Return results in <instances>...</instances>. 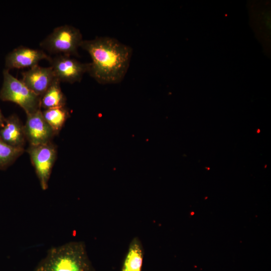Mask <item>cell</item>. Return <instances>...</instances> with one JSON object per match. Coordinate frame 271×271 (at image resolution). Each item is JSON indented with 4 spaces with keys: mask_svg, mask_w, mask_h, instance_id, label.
Segmentation results:
<instances>
[{
    "mask_svg": "<svg viewBox=\"0 0 271 271\" xmlns=\"http://www.w3.org/2000/svg\"><path fill=\"white\" fill-rule=\"evenodd\" d=\"M80 47L91 57L88 73L98 83L116 84L124 79L132 56L130 47L113 38L97 37L83 40Z\"/></svg>",
    "mask_w": 271,
    "mask_h": 271,
    "instance_id": "1",
    "label": "cell"
},
{
    "mask_svg": "<svg viewBox=\"0 0 271 271\" xmlns=\"http://www.w3.org/2000/svg\"><path fill=\"white\" fill-rule=\"evenodd\" d=\"M33 271H96L82 241H72L49 249Z\"/></svg>",
    "mask_w": 271,
    "mask_h": 271,
    "instance_id": "2",
    "label": "cell"
},
{
    "mask_svg": "<svg viewBox=\"0 0 271 271\" xmlns=\"http://www.w3.org/2000/svg\"><path fill=\"white\" fill-rule=\"evenodd\" d=\"M3 83L0 91V98L19 105L27 115L41 109V96L31 91L21 81L13 76L9 70H3Z\"/></svg>",
    "mask_w": 271,
    "mask_h": 271,
    "instance_id": "3",
    "label": "cell"
},
{
    "mask_svg": "<svg viewBox=\"0 0 271 271\" xmlns=\"http://www.w3.org/2000/svg\"><path fill=\"white\" fill-rule=\"evenodd\" d=\"M80 31L69 25L55 28L40 43V46L51 54L79 56L78 48L83 42Z\"/></svg>",
    "mask_w": 271,
    "mask_h": 271,
    "instance_id": "4",
    "label": "cell"
},
{
    "mask_svg": "<svg viewBox=\"0 0 271 271\" xmlns=\"http://www.w3.org/2000/svg\"><path fill=\"white\" fill-rule=\"evenodd\" d=\"M42 190L48 188V183L57 154L56 146L52 142L31 146L27 150Z\"/></svg>",
    "mask_w": 271,
    "mask_h": 271,
    "instance_id": "5",
    "label": "cell"
},
{
    "mask_svg": "<svg viewBox=\"0 0 271 271\" xmlns=\"http://www.w3.org/2000/svg\"><path fill=\"white\" fill-rule=\"evenodd\" d=\"M55 78L61 82L74 83L80 82L88 72L89 63H82L65 55H56L48 61Z\"/></svg>",
    "mask_w": 271,
    "mask_h": 271,
    "instance_id": "6",
    "label": "cell"
},
{
    "mask_svg": "<svg viewBox=\"0 0 271 271\" xmlns=\"http://www.w3.org/2000/svg\"><path fill=\"white\" fill-rule=\"evenodd\" d=\"M24 131L26 140L31 146L51 142L55 136L51 127L45 120L41 109L27 115Z\"/></svg>",
    "mask_w": 271,
    "mask_h": 271,
    "instance_id": "7",
    "label": "cell"
},
{
    "mask_svg": "<svg viewBox=\"0 0 271 271\" xmlns=\"http://www.w3.org/2000/svg\"><path fill=\"white\" fill-rule=\"evenodd\" d=\"M51 56L43 50L32 49L27 47L19 46L10 52L6 56V69L31 68L38 65L42 60L49 61Z\"/></svg>",
    "mask_w": 271,
    "mask_h": 271,
    "instance_id": "8",
    "label": "cell"
},
{
    "mask_svg": "<svg viewBox=\"0 0 271 271\" xmlns=\"http://www.w3.org/2000/svg\"><path fill=\"white\" fill-rule=\"evenodd\" d=\"M21 81L31 91L41 96L55 79L51 66L42 67L37 65L22 73Z\"/></svg>",
    "mask_w": 271,
    "mask_h": 271,
    "instance_id": "9",
    "label": "cell"
},
{
    "mask_svg": "<svg viewBox=\"0 0 271 271\" xmlns=\"http://www.w3.org/2000/svg\"><path fill=\"white\" fill-rule=\"evenodd\" d=\"M0 139L11 146L24 148L26 140L24 125L17 114L6 118L4 125L0 128Z\"/></svg>",
    "mask_w": 271,
    "mask_h": 271,
    "instance_id": "10",
    "label": "cell"
},
{
    "mask_svg": "<svg viewBox=\"0 0 271 271\" xmlns=\"http://www.w3.org/2000/svg\"><path fill=\"white\" fill-rule=\"evenodd\" d=\"M144 258L143 243L139 237H134L128 246L121 271H142Z\"/></svg>",
    "mask_w": 271,
    "mask_h": 271,
    "instance_id": "11",
    "label": "cell"
},
{
    "mask_svg": "<svg viewBox=\"0 0 271 271\" xmlns=\"http://www.w3.org/2000/svg\"><path fill=\"white\" fill-rule=\"evenodd\" d=\"M60 82L58 79L55 78L47 90L41 96V109L66 106V97L61 90Z\"/></svg>",
    "mask_w": 271,
    "mask_h": 271,
    "instance_id": "12",
    "label": "cell"
},
{
    "mask_svg": "<svg viewBox=\"0 0 271 271\" xmlns=\"http://www.w3.org/2000/svg\"><path fill=\"white\" fill-rule=\"evenodd\" d=\"M43 117L51 127L54 135L58 134L70 116L66 106L45 109Z\"/></svg>",
    "mask_w": 271,
    "mask_h": 271,
    "instance_id": "13",
    "label": "cell"
},
{
    "mask_svg": "<svg viewBox=\"0 0 271 271\" xmlns=\"http://www.w3.org/2000/svg\"><path fill=\"white\" fill-rule=\"evenodd\" d=\"M24 152V148L11 146L0 139V170L9 167Z\"/></svg>",
    "mask_w": 271,
    "mask_h": 271,
    "instance_id": "14",
    "label": "cell"
},
{
    "mask_svg": "<svg viewBox=\"0 0 271 271\" xmlns=\"http://www.w3.org/2000/svg\"><path fill=\"white\" fill-rule=\"evenodd\" d=\"M5 119L6 118L3 115L0 109V128L2 127L4 125Z\"/></svg>",
    "mask_w": 271,
    "mask_h": 271,
    "instance_id": "15",
    "label": "cell"
}]
</instances>
